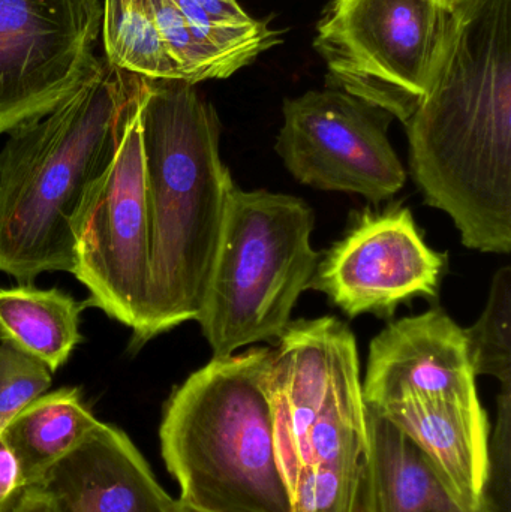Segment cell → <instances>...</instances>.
<instances>
[{
	"label": "cell",
	"instance_id": "6da1fadb",
	"mask_svg": "<svg viewBox=\"0 0 511 512\" xmlns=\"http://www.w3.org/2000/svg\"><path fill=\"white\" fill-rule=\"evenodd\" d=\"M426 203L465 248L511 251V0H456L425 98L408 120Z\"/></svg>",
	"mask_w": 511,
	"mask_h": 512
},
{
	"label": "cell",
	"instance_id": "7a4b0ae2",
	"mask_svg": "<svg viewBox=\"0 0 511 512\" xmlns=\"http://www.w3.org/2000/svg\"><path fill=\"white\" fill-rule=\"evenodd\" d=\"M144 80L98 57L53 110L9 132L0 150V271L21 285L72 273L75 216L113 165Z\"/></svg>",
	"mask_w": 511,
	"mask_h": 512
},
{
	"label": "cell",
	"instance_id": "3957f363",
	"mask_svg": "<svg viewBox=\"0 0 511 512\" xmlns=\"http://www.w3.org/2000/svg\"><path fill=\"white\" fill-rule=\"evenodd\" d=\"M195 86L144 80L140 126L150 285L137 345L197 321L236 188L219 153L218 114Z\"/></svg>",
	"mask_w": 511,
	"mask_h": 512
},
{
	"label": "cell",
	"instance_id": "277c9868",
	"mask_svg": "<svg viewBox=\"0 0 511 512\" xmlns=\"http://www.w3.org/2000/svg\"><path fill=\"white\" fill-rule=\"evenodd\" d=\"M267 388L293 512H357L368 405L353 331L332 316L291 321Z\"/></svg>",
	"mask_w": 511,
	"mask_h": 512
},
{
	"label": "cell",
	"instance_id": "5b68a950",
	"mask_svg": "<svg viewBox=\"0 0 511 512\" xmlns=\"http://www.w3.org/2000/svg\"><path fill=\"white\" fill-rule=\"evenodd\" d=\"M272 348L213 357L168 399L159 427L182 504L201 512H293L269 396Z\"/></svg>",
	"mask_w": 511,
	"mask_h": 512
},
{
	"label": "cell",
	"instance_id": "8992f818",
	"mask_svg": "<svg viewBox=\"0 0 511 512\" xmlns=\"http://www.w3.org/2000/svg\"><path fill=\"white\" fill-rule=\"evenodd\" d=\"M314 227L300 198L234 188L197 318L213 357L282 336L320 262Z\"/></svg>",
	"mask_w": 511,
	"mask_h": 512
},
{
	"label": "cell",
	"instance_id": "52a82bcc",
	"mask_svg": "<svg viewBox=\"0 0 511 512\" xmlns=\"http://www.w3.org/2000/svg\"><path fill=\"white\" fill-rule=\"evenodd\" d=\"M456 0H330L315 50L335 89L407 125L425 98Z\"/></svg>",
	"mask_w": 511,
	"mask_h": 512
},
{
	"label": "cell",
	"instance_id": "ba28073f",
	"mask_svg": "<svg viewBox=\"0 0 511 512\" xmlns=\"http://www.w3.org/2000/svg\"><path fill=\"white\" fill-rule=\"evenodd\" d=\"M74 274L87 304L132 328L137 345L146 324L150 231L140 108L129 122L110 170L93 183L74 221Z\"/></svg>",
	"mask_w": 511,
	"mask_h": 512
},
{
	"label": "cell",
	"instance_id": "9c48e42d",
	"mask_svg": "<svg viewBox=\"0 0 511 512\" xmlns=\"http://www.w3.org/2000/svg\"><path fill=\"white\" fill-rule=\"evenodd\" d=\"M282 113L276 153L302 185L375 204L404 188L407 173L387 137L393 117L386 111L329 87L287 99Z\"/></svg>",
	"mask_w": 511,
	"mask_h": 512
},
{
	"label": "cell",
	"instance_id": "30bf717a",
	"mask_svg": "<svg viewBox=\"0 0 511 512\" xmlns=\"http://www.w3.org/2000/svg\"><path fill=\"white\" fill-rule=\"evenodd\" d=\"M101 0H0V135L53 110L98 56Z\"/></svg>",
	"mask_w": 511,
	"mask_h": 512
},
{
	"label": "cell",
	"instance_id": "8fae6325",
	"mask_svg": "<svg viewBox=\"0 0 511 512\" xmlns=\"http://www.w3.org/2000/svg\"><path fill=\"white\" fill-rule=\"evenodd\" d=\"M444 270L446 255L426 245L410 210L395 207L360 216L318 262L309 289L350 318H387L413 298L435 297Z\"/></svg>",
	"mask_w": 511,
	"mask_h": 512
},
{
	"label": "cell",
	"instance_id": "7c38bea8",
	"mask_svg": "<svg viewBox=\"0 0 511 512\" xmlns=\"http://www.w3.org/2000/svg\"><path fill=\"white\" fill-rule=\"evenodd\" d=\"M464 328L431 309L387 325L371 343L363 396L372 408L408 400L479 399Z\"/></svg>",
	"mask_w": 511,
	"mask_h": 512
},
{
	"label": "cell",
	"instance_id": "4fadbf2b",
	"mask_svg": "<svg viewBox=\"0 0 511 512\" xmlns=\"http://www.w3.org/2000/svg\"><path fill=\"white\" fill-rule=\"evenodd\" d=\"M68 512H182L123 430L99 423L44 484Z\"/></svg>",
	"mask_w": 511,
	"mask_h": 512
},
{
	"label": "cell",
	"instance_id": "5bb4252c",
	"mask_svg": "<svg viewBox=\"0 0 511 512\" xmlns=\"http://www.w3.org/2000/svg\"><path fill=\"white\" fill-rule=\"evenodd\" d=\"M374 409L420 448L461 507L477 511L489 501V421L480 400H408Z\"/></svg>",
	"mask_w": 511,
	"mask_h": 512
},
{
	"label": "cell",
	"instance_id": "9a60e30c",
	"mask_svg": "<svg viewBox=\"0 0 511 512\" xmlns=\"http://www.w3.org/2000/svg\"><path fill=\"white\" fill-rule=\"evenodd\" d=\"M357 512H494V508L491 501L477 511L461 507L420 448L368 405V451Z\"/></svg>",
	"mask_w": 511,
	"mask_h": 512
},
{
	"label": "cell",
	"instance_id": "2e32d148",
	"mask_svg": "<svg viewBox=\"0 0 511 512\" xmlns=\"http://www.w3.org/2000/svg\"><path fill=\"white\" fill-rule=\"evenodd\" d=\"M99 423L84 405L78 388L42 394L18 412L0 436L20 462L24 489L44 486L54 466L69 456Z\"/></svg>",
	"mask_w": 511,
	"mask_h": 512
},
{
	"label": "cell",
	"instance_id": "e0dca14e",
	"mask_svg": "<svg viewBox=\"0 0 511 512\" xmlns=\"http://www.w3.org/2000/svg\"><path fill=\"white\" fill-rule=\"evenodd\" d=\"M78 303L60 289H39L30 283L0 288V337L38 358L51 373L68 361L83 340Z\"/></svg>",
	"mask_w": 511,
	"mask_h": 512
},
{
	"label": "cell",
	"instance_id": "ac0fdd59",
	"mask_svg": "<svg viewBox=\"0 0 511 512\" xmlns=\"http://www.w3.org/2000/svg\"><path fill=\"white\" fill-rule=\"evenodd\" d=\"M101 36L111 65L149 80H179L149 0H102Z\"/></svg>",
	"mask_w": 511,
	"mask_h": 512
},
{
	"label": "cell",
	"instance_id": "d6986e66",
	"mask_svg": "<svg viewBox=\"0 0 511 512\" xmlns=\"http://www.w3.org/2000/svg\"><path fill=\"white\" fill-rule=\"evenodd\" d=\"M198 39L236 74L264 51L281 44V33L249 15L237 0H173Z\"/></svg>",
	"mask_w": 511,
	"mask_h": 512
},
{
	"label": "cell",
	"instance_id": "ffe728a7",
	"mask_svg": "<svg viewBox=\"0 0 511 512\" xmlns=\"http://www.w3.org/2000/svg\"><path fill=\"white\" fill-rule=\"evenodd\" d=\"M474 375H489L511 384V268H500L492 279L488 303L479 321L465 328Z\"/></svg>",
	"mask_w": 511,
	"mask_h": 512
},
{
	"label": "cell",
	"instance_id": "44dd1931",
	"mask_svg": "<svg viewBox=\"0 0 511 512\" xmlns=\"http://www.w3.org/2000/svg\"><path fill=\"white\" fill-rule=\"evenodd\" d=\"M51 370L9 340L0 343V435L9 421L51 387Z\"/></svg>",
	"mask_w": 511,
	"mask_h": 512
},
{
	"label": "cell",
	"instance_id": "7402d4cb",
	"mask_svg": "<svg viewBox=\"0 0 511 512\" xmlns=\"http://www.w3.org/2000/svg\"><path fill=\"white\" fill-rule=\"evenodd\" d=\"M23 490L20 462L8 442L0 436V512H8Z\"/></svg>",
	"mask_w": 511,
	"mask_h": 512
},
{
	"label": "cell",
	"instance_id": "603a6c76",
	"mask_svg": "<svg viewBox=\"0 0 511 512\" xmlns=\"http://www.w3.org/2000/svg\"><path fill=\"white\" fill-rule=\"evenodd\" d=\"M8 512H68L45 486L26 487Z\"/></svg>",
	"mask_w": 511,
	"mask_h": 512
},
{
	"label": "cell",
	"instance_id": "cb8c5ba5",
	"mask_svg": "<svg viewBox=\"0 0 511 512\" xmlns=\"http://www.w3.org/2000/svg\"><path fill=\"white\" fill-rule=\"evenodd\" d=\"M182 504V502H180ZM182 512H201L198 510H194V508L188 507V505L182 504Z\"/></svg>",
	"mask_w": 511,
	"mask_h": 512
}]
</instances>
